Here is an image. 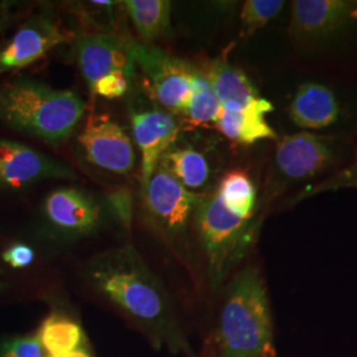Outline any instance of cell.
<instances>
[{
    "label": "cell",
    "mask_w": 357,
    "mask_h": 357,
    "mask_svg": "<svg viewBox=\"0 0 357 357\" xmlns=\"http://www.w3.org/2000/svg\"><path fill=\"white\" fill-rule=\"evenodd\" d=\"M84 112V100L70 90L54 89L31 78L0 85V122L50 144L66 141Z\"/></svg>",
    "instance_id": "1"
},
{
    "label": "cell",
    "mask_w": 357,
    "mask_h": 357,
    "mask_svg": "<svg viewBox=\"0 0 357 357\" xmlns=\"http://www.w3.org/2000/svg\"><path fill=\"white\" fill-rule=\"evenodd\" d=\"M221 357H275L268 290L255 268L230 283L218 323Z\"/></svg>",
    "instance_id": "2"
},
{
    "label": "cell",
    "mask_w": 357,
    "mask_h": 357,
    "mask_svg": "<svg viewBox=\"0 0 357 357\" xmlns=\"http://www.w3.org/2000/svg\"><path fill=\"white\" fill-rule=\"evenodd\" d=\"M90 281L115 306L144 323L166 314V294L132 248L106 253L91 262Z\"/></svg>",
    "instance_id": "3"
},
{
    "label": "cell",
    "mask_w": 357,
    "mask_h": 357,
    "mask_svg": "<svg viewBox=\"0 0 357 357\" xmlns=\"http://www.w3.org/2000/svg\"><path fill=\"white\" fill-rule=\"evenodd\" d=\"M193 216L213 281H221L252 238L250 220H243L229 212L216 192L202 195Z\"/></svg>",
    "instance_id": "4"
},
{
    "label": "cell",
    "mask_w": 357,
    "mask_h": 357,
    "mask_svg": "<svg viewBox=\"0 0 357 357\" xmlns=\"http://www.w3.org/2000/svg\"><path fill=\"white\" fill-rule=\"evenodd\" d=\"M335 156L336 139L333 137L307 131L286 135L275 144L268 188L273 195L314 178L331 166Z\"/></svg>",
    "instance_id": "5"
},
{
    "label": "cell",
    "mask_w": 357,
    "mask_h": 357,
    "mask_svg": "<svg viewBox=\"0 0 357 357\" xmlns=\"http://www.w3.org/2000/svg\"><path fill=\"white\" fill-rule=\"evenodd\" d=\"M132 57L149 79L153 97L171 114H184L196 69L158 47L132 40Z\"/></svg>",
    "instance_id": "6"
},
{
    "label": "cell",
    "mask_w": 357,
    "mask_h": 357,
    "mask_svg": "<svg viewBox=\"0 0 357 357\" xmlns=\"http://www.w3.org/2000/svg\"><path fill=\"white\" fill-rule=\"evenodd\" d=\"M356 16L357 1L295 0L291 3L289 38L305 50L323 47Z\"/></svg>",
    "instance_id": "7"
},
{
    "label": "cell",
    "mask_w": 357,
    "mask_h": 357,
    "mask_svg": "<svg viewBox=\"0 0 357 357\" xmlns=\"http://www.w3.org/2000/svg\"><path fill=\"white\" fill-rule=\"evenodd\" d=\"M142 193L146 211L155 225L171 234L184 230L202 199V195L181 185L162 163Z\"/></svg>",
    "instance_id": "8"
},
{
    "label": "cell",
    "mask_w": 357,
    "mask_h": 357,
    "mask_svg": "<svg viewBox=\"0 0 357 357\" xmlns=\"http://www.w3.org/2000/svg\"><path fill=\"white\" fill-rule=\"evenodd\" d=\"M91 165L118 175H126L135 166L132 142L125 130L106 115L90 118L78 137Z\"/></svg>",
    "instance_id": "9"
},
{
    "label": "cell",
    "mask_w": 357,
    "mask_h": 357,
    "mask_svg": "<svg viewBox=\"0 0 357 357\" xmlns=\"http://www.w3.org/2000/svg\"><path fill=\"white\" fill-rule=\"evenodd\" d=\"M131 45L132 40L110 33H89L77 38V63L89 86L114 72L132 77L137 66Z\"/></svg>",
    "instance_id": "10"
},
{
    "label": "cell",
    "mask_w": 357,
    "mask_h": 357,
    "mask_svg": "<svg viewBox=\"0 0 357 357\" xmlns=\"http://www.w3.org/2000/svg\"><path fill=\"white\" fill-rule=\"evenodd\" d=\"M75 172L68 167L36 150L16 143L0 142V184L23 187L47 178H73Z\"/></svg>",
    "instance_id": "11"
},
{
    "label": "cell",
    "mask_w": 357,
    "mask_h": 357,
    "mask_svg": "<svg viewBox=\"0 0 357 357\" xmlns=\"http://www.w3.org/2000/svg\"><path fill=\"white\" fill-rule=\"evenodd\" d=\"M70 38L45 16H35L22 26L8 45L0 51V73L22 69L44 57L54 47Z\"/></svg>",
    "instance_id": "12"
},
{
    "label": "cell",
    "mask_w": 357,
    "mask_h": 357,
    "mask_svg": "<svg viewBox=\"0 0 357 357\" xmlns=\"http://www.w3.org/2000/svg\"><path fill=\"white\" fill-rule=\"evenodd\" d=\"M132 134L142 153V190L167 151L171 150L178 134V123L171 113L149 110L131 115Z\"/></svg>",
    "instance_id": "13"
},
{
    "label": "cell",
    "mask_w": 357,
    "mask_h": 357,
    "mask_svg": "<svg viewBox=\"0 0 357 357\" xmlns=\"http://www.w3.org/2000/svg\"><path fill=\"white\" fill-rule=\"evenodd\" d=\"M221 107L229 110H257L268 114L274 105L259 96L250 78L225 57L213 60L204 73Z\"/></svg>",
    "instance_id": "14"
},
{
    "label": "cell",
    "mask_w": 357,
    "mask_h": 357,
    "mask_svg": "<svg viewBox=\"0 0 357 357\" xmlns=\"http://www.w3.org/2000/svg\"><path fill=\"white\" fill-rule=\"evenodd\" d=\"M342 109L335 93L318 82L299 85L289 106V115L295 126L305 130L330 128L340 118Z\"/></svg>",
    "instance_id": "15"
},
{
    "label": "cell",
    "mask_w": 357,
    "mask_h": 357,
    "mask_svg": "<svg viewBox=\"0 0 357 357\" xmlns=\"http://www.w3.org/2000/svg\"><path fill=\"white\" fill-rule=\"evenodd\" d=\"M54 227L70 233H88L100 222V206L85 192L60 188L52 192L44 205Z\"/></svg>",
    "instance_id": "16"
},
{
    "label": "cell",
    "mask_w": 357,
    "mask_h": 357,
    "mask_svg": "<svg viewBox=\"0 0 357 357\" xmlns=\"http://www.w3.org/2000/svg\"><path fill=\"white\" fill-rule=\"evenodd\" d=\"M215 126L224 137L240 144L277 139L274 128L266 121V114L257 110H229L221 107Z\"/></svg>",
    "instance_id": "17"
},
{
    "label": "cell",
    "mask_w": 357,
    "mask_h": 357,
    "mask_svg": "<svg viewBox=\"0 0 357 357\" xmlns=\"http://www.w3.org/2000/svg\"><path fill=\"white\" fill-rule=\"evenodd\" d=\"M123 4L143 43L150 44L171 31V1L128 0Z\"/></svg>",
    "instance_id": "18"
},
{
    "label": "cell",
    "mask_w": 357,
    "mask_h": 357,
    "mask_svg": "<svg viewBox=\"0 0 357 357\" xmlns=\"http://www.w3.org/2000/svg\"><path fill=\"white\" fill-rule=\"evenodd\" d=\"M36 337L50 356H63L81 348L84 332L75 320L60 314H52L43 321Z\"/></svg>",
    "instance_id": "19"
},
{
    "label": "cell",
    "mask_w": 357,
    "mask_h": 357,
    "mask_svg": "<svg viewBox=\"0 0 357 357\" xmlns=\"http://www.w3.org/2000/svg\"><path fill=\"white\" fill-rule=\"evenodd\" d=\"M217 196L225 208L243 220H252L255 213V188L250 176L243 169H233L221 178Z\"/></svg>",
    "instance_id": "20"
},
{
    "label": "cell",
    "mask_w": 357,
    "mask_h": 357,
    "mask_svg": "<svg viewBox=\"0 0 357 357\" xmlns=\"http://www.w3.org/2000/svg\"><path fill=\"white\" fill-rule=\"evenodd\" d=\"M160 163L187 190L202 188L209 178V163L204 155L192 149H171Z\"/></svg>",
    "instance_id": "21"
},
{
    "label": "cell",
    "mask_w": 357,
    "mask_h": 357,
    "mask_svg": "<svg viewBox=\"0 0 357 357\" xmlns=\"http://www.w3.org/2000/svg\"><path fill=\"white\" fill-rule=\"evenodd\" d=\"M221 103L212 89L204 72L196 69L192 79V91L184 115L196 126H209L216 123Z\"/></svg>",
    "instance_id": "22"
},
{
    "label": "cell",
    "mask_w": 357,
    "mask_h": 357,
    "mask_svg": "<svg viewBox=\"0 0 357 357\" xmlns=\"http://www.w3.org/2000/svg\"><path fill=\"white\" fill-rule=\"evenodd\" d=\"M284 4L282 0H246L241 10L240 36L252 38L280 15Z\"/></svg>",
    "instance_id": "23"
},
{
    "label": "cell",
    "mask_w": 357,
    "mask_h": 357,
    "mask_svg": "<svg viewBox=\"0 0 357 357\" xmlns=\"http://www.w3.org/2000/svg\"><path fill=\"white\" fill-rule=\"evenodd\" d=\"M348 188L357 190V153L347 166L335 172L332 176L314 185H308L303 191L299 192L295 200H293V203L295 204L298 202H302L306 197H311L323 192L340 191V190H348Z\"/></svg>",
    "instance_id": "24"
},
{
    "label": "cell",
    "mask_w": 357,
    "mask_h": 357,
    "mask_svg": "<svg viewBox=\"0 0 357 357\" xmlns=\"http://www.w3.org/2000/svg\"><path fill=\"white\" fill-rule=\"evenodd\" d=\"M130 78L123 72H114L103 77L90 88L93 93L105 98H119L128 93Z\"/></svg>",
    "instance_id": "25"
},
{
    "label": "cell",
    "mask_w": 357,
    "mask_h": 357,
    "mask_svg": "<svg viewBox=\"0 0 357 357\" xmlns=\"http://www.w3.org/2000/svg\"><path fill=\"white\" fill-rule=\"evenodd\" d=\"M0 357H43V348L36 336L16 337L3 345Z\"/></svg>",
    "instance_id": "26"
},
{
    "label": "cell",
    "mask_w": 357,
    "mask_h": 357,
    "mask_svg": "<svg viewBox=\"0 0 357 357\" xmlns=\"http://www.w3.org/2000/svg\"><path fill=\"white\" fill-rule=\"evenodd\" d=\"M33 250L26 245H13L3 255V259L13 268H26L33 261Z\"/></svg>",
    "instance_id": "27"
},
{
    "label": "cell",
    "mask_w": 357,
    "mask_h": 357,
    "mask_svg": "<svg viewBox=\"0 0 357 357\" xmlns=\"http://www.w3.org/2000/svg\"><path fill=\"white\" fill-rule=\"evenodd\" d=\"M50 357H91L89 354L86 352V349H82V348H79V349H77L75 352H70V354H68V355H63V356H50Z\"/></svg>",
    "instance_id": "28"
}]
</instances>
